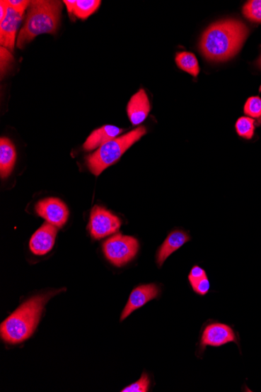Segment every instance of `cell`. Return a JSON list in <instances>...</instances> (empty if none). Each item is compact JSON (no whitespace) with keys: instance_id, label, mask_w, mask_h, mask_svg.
I'll return each mask as SVG.
<instances>
[{"instance_id":"6da1fadb","label":"cell","mask_w":261,"mask_h":392,"mask_svg":"<svg viewBox=\"0 0 261 392\" xmlns=\"http://www.w3.org/2000/svg\"><path fill=\"white\" fill-rule=\"evenodd\" d=\"M248 34L247 26L240 21L228 19L215 22L201 37L199 49L210 62H226L241 50Z\"/></svg>"},{"instance_id":"7a4b0ae2","label":"cell","mask_w":261,"mask_h":392,"mask_svg":"<svg viewBox=\"0 0 261 392\" xmlns=\"http://www.w3.org/2000/svg\"><path fill=\"white\" fill-rule=\"evenodd\" d=\"M57 293L34 296L22 304L2 323L0 333L3 340L10 344H19L31 337L38 326L45 306Z\"/></svg>"},{"instance_id":"3957f363","label":"cell","mask_w":261,"mask_h":392,"mask_svg":"<svg viewBox=\"0 0 261 392\" xmlns=\"http://www.w3.org/2000/svg\"><path fill=\"white\" fill-rule=\"evenodd\" d=\"M62 3L47 0L31 1L24 26L18 36L17 47L23 49L26 44L40 35L55 34L61 21Z\"/></svg>"},{"instance_id":"277c9868","label":"cell","mask_w":261,"mask_h":392,"mask_svg":"<svg viewBox=\"0 0 261 392\" xmlns=\"http://www.w3.org/2000/svg\"><path fill=\"white\" fill-rule=\"evenodd\" d=\"M146 133L144 126H140L121 138L110 140L95 152L86 157L87 167L93 175L101 173L115 164L134 143H136Z\"/></svg>"},{"instance_id":"5b68a950","label":"cell","mask_w":261,"mask_h":392,"mask_svg":"<svg viewBox=\"0 0 261 392\" xmlns=\"http://www.w3.org/2000/svg\"><path fill=\"white\" fill-rule=\"evenodd\" d=\"M139 250L137 239L118 233L103 244V250L106 258L113 265L121 267L136 257Z\"/></svg>"},{"instance_id":"8992f818","label":"cell","mask_w":261,"mask_h":392,"mask_svg":"<svg viewBox=\"0 0 261 392\" xmlns=\"http://www.w3.org/2000/svg\"><path fill=\"white\" fill-rule=\"evenodd\" d=\"M121 225L120 218L106 208L95 206L92 209L88 228L92 237L99 240L114 235L120 229Z\"/></svg>"},{"instance_id":"52a82bcc","label":"cell","mask_w":261,"mask_h":392,"mask_svg":"<svg viewBox=\"0 0 261 392\" xmlns=\"http://www.w3.org/2000/svg\"><path fill=\"white\" fill-rule=\"evenodd\" d=\"M35 212L57 228H62L69 216L68 207L62 200L55 198L40 201L36 203Z\"/></svg>"},{"instance_id":"ba28073f","label":"cell","mask_w":261,"mask_h":392,"mask_svg":"<svg viewBox=\"0 0 261 392\" xmlns=\"http://www.w3.org/2000/svg\"><path fill=\"white\" fill-rule=\"evenodd\" d=\"M230 342H237L236 334L232 327L226 324L213 323L209 324L201 336L200 347H220Z\"/></svg>"},{"instance_id":"9c48e42d","label":"cell","mask_w":261,"mask_h":392,"mask_svg":"<svg viewBox=\"0 0 261 392\" xmlns=\"http://www.w3.org/2000/svg\"><path fill=\"white\" fill-rule=\"evenodd\" d=\"M160 290L155 284L140 285L134 289L121 315L123 321L137 309L145 306L149 301L158 298Z\"/></svg>"},{"instance_id":"30bf717a","label":"cell","mask_w":261,"mask_h":392,"mask_svg":"<svg viewBox=\"0 0 261 392\" xmlns=\"http://www.w3.org/2000/svg\"><path fill=\"white\" fill-rule=\"evenodd\" d=\"M23 16L24 13L15 11L8 6L5 19L0 22V44L11 52L13 51L15 43L18 40V28Z\"/></svg>"},{"instance_id":"8fae6325","label":"cell","mask_w":261,"mask_h":392,"mask_svg":"<svg viewBox=\"0 0 261 392\" xmlns=\"http://www.w3.org/2000/svg\"><path fill=\"white\" fill-rule=\"evenodd\" d=\"M57 235V226L49 223H44L30 240V250L37 255L47 254L55 244Z\"/></svg>"},{"instance_id":"7c38bea8","label":"cell","mask_w":261,"mask_h":392,"mask_svg":"<svg viewBox=\"0 0 261 392\" xmlns=\"http://www.w3.org/2000/svg\"><path fill=\"white\" fill-rule=\"evenodd\" d=\"M151 111V103L145 90L141 89L134 94L127 106V113L133 125H138L144 122Z\"/></svg>"},{"instance_id":"4fadbf2b","label":"cell","mask_w":261,"mask_h":392,"mask_svg":"<svg viewBox=\"0 0 261 392\" xmlns=\"http://www.w3.org/2000/svg\"><path fill=\"white\" fill-rule=\"evenodd\" d=\"M190 237L188 233L182 230H175L170 233L165 242L159 248L156 254V263L159 267L163 266L171 254L179 250L185 243L190 241Z\"/></svg>"},{"instance_id":"5bb4252c","label":"cell","mask_w":261,"mask_h":392,"mask_svg":"<svg viewBox=\"0 0 261 392\" xmlns=\"http://www.w3.org/2000/svg\"><path fill=\"white\" fill-rule=\"evenodd\" d=\"M123 130L114 125H104L94 130L86 139L83 145L84 150L87 152L100 148L110 140L117 138V135L123 133Z\"/></svg>"},{"instance_id":"9a60e30c","label":"cell","mask_w":261,"mask_h":392,"mask_svg":"<svg viewBox=\"0 0 261 392\" xmlns=\"http://www.w3.org/2000/svg\"><path fill=\"white\" fill-rule=\"evenodd\" d=\"M17 160V152L13 142L6 138L0 140V175L8 177Z\"/></svg>"},{"instance_id":"2e32d148","label":"cell","mask_w":261,"mask_h":392,"mask_svg":"<svg viewBox=\"0 0 261 392\" xmlns=\"http://www.w3.org/2000/svg\"><path fill=\"white\" fill-rule=\"evenodd\" d=\"M175 62L181 70L197 77L199 73V66L195 55L190 52H179L175 56Z\"/></svg>"},{"instance_id":"e0dca14e","label":"cell","mask_w":261,"mask_h":392,"mask_svg":"<svg viewBox=\"0 0 261 392\" xmlns=\"http://www.w3.org/2000/svg\"><path fill=\"white\" fill-rule=\"evenodd\" d=\"M100 4V0H78L73 15L79 19L86 20L98 10Z\"/></svg>"},{"instance_id":"ac0fdd59","label":"cell","mask_w":261,"mask_h":392,"mask_svg":"<svg viewBox=\"0 0 261 392\" xmlns=\"http://www.w3.org/2000/svg\"><path fill=\"white\" fill-rule=\"evenodd\" d=\"M255 129V120L250 117H241L236 123L238 135L245 140H251L253 138Z\"/></svg>"},{"instance_id":"d6986e66","label":"cell","mask_w":261,"mask_h":392,"mask_svg":"<svg viewBox=\"0 0 261 392\" xmlns=\"http://www.w3.org/2000/svg\"><path fill=\"white\" fill-rule=\"evenodd\" d=\"M245 18L253 22L261 23V0H250L245 4L243 9Z\"/></svg>"},{"instance_id":"ffe728a7","label":"cell","mask_w":261,"mask_h":392,"mask_svg":"<svg viewBox=\"0 0 261 392\" xmlns=\"http://www.w3.org/2000/svg\"><path fill=\"white\" fill-rule=\"evenodd\" d=\"M244 114L253 119L261 118V99L259 96H251L245 102Z\"/></svg>"},{"instance_id":"44dd1931","label":"cell","mask_w":261,"mask_h":392,"mask_svg":"<svg viewBox=\"0 0 261 392\" xmlns=\"http://www.w3.org/2000/svg\"><path fill=\"white\" fill-rule=\"evenodd\" d=\"M150 379L146 373L141 376V379L136 383L130 384L129 386L124 388L122 392H146L150 388Z\"/></svg>"},{"instance_id":"7402d4cb","label":"cell","mask_w":261,"mask_h":392,"mask_svg":"<svg viewBox=\"0 0 261 392\" xmlns=\"http://www.w3.org/2000/svg\"><path fill=\"white\" fill-rule=\"evenodd\" d=\"M192 286V289L195 291L197 295L201 296H204L210 291L211 284L209 281L207 276H204L202 279H199L198 281L190 282Z\"/></svg>"},{"instance_id":"603a6c76","label":"cell","mask_w":261,"mask_h":392,"mask_svg":"<svg viewBox=\"0 0 261 392\" xmlns=\"http://www.w3.org/2000/svg\"><path fill=\"white\" fill-rule=\"evenodd\" d=\"M13 56L11 52L4 47H1V72H6L12 62Z\"/></svg>"},{"instance_id":"cb8c5ba5","label":"cell","mask_w":261,"mask_h":392,"mask_svg":"<svg viewBox=\"0 0 261 392\" xmlns=\"http://www.w3.org/2000/svg\"><path fill=\"white\" fill-rule=\"evenodd\" d=\"M7 4L12 7L13 9L21 13H24L28 10L30 3L31 1H27V0H6Z\"/></svg>"},{"instance_id":"d4e9b609","label":"cell","mask_w":261,"mask_h":392,"mask_svg":"<svg viewBox=\"0 0 261 392\" xmlns=\"http://www.w3.org/2000/svg\"><path fill=\"white\" fill-rule=\"evenodd\" d=\"M207 276L206 271L199 267V266H195L192 267L189 275L190 282L195 281L202 279Z\"/></svg>"},{"instance_id":"484cf974","label":"cell","mask_w":261,"mask_h":392,"mask_svg":"<svg viewBox=\"0 0 261 392\" xmlns=\"http://www.w3.org/2000/svg\"><path fill=\"white\" fill-rule=\"evenodd\" d=\"M7 11H8V5H7L6 1L1 0V1H0V22L5 19Z\"/></svg>"},{"instance_id":"4316f807","label":"cell","mask_w":261,"mask_h":392,"mask_svg":"<svg viewBox=\"0 0 261 392\" xmlns=\"http://www.w3.org/2000/svg\"><path fill=\"white\" fill-rule=\"evenodd\" d=\"M77 0H65V1H63V3L66 6V10H68V12L69 14L73 15V11L74 9V7H76Z\"/></svg>"},{"instance_id":"83f0119b","label":"cell","mask_w":261,"mask_h":392,"mask_svg":"<svg viewBox=\"0 0 261 392\" xmlns=\"http://www.w3.org/2000/svg\"><path fill=\"white\" fill-rule=\"evenodd\" d=\"M257 67H259V69H261V56H260V58L257 60Z\"/></svg>"}]
</instances>
